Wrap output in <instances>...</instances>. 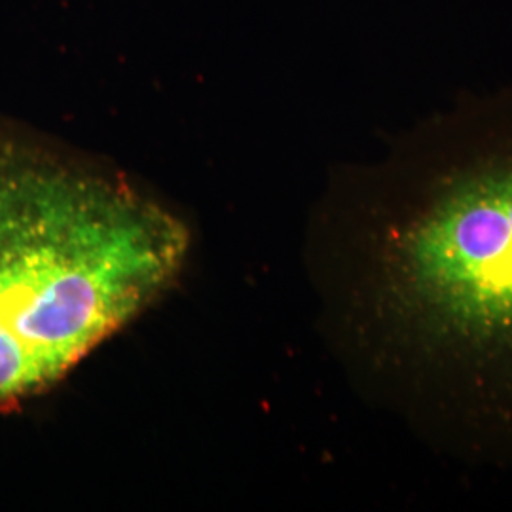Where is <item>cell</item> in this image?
<instances>
[{"label":"cell","mask_w":512,"mask_h":512,"mask_svg":"<svg viewBox=\"0 0 512 512\" xmlns=\"http://www.w3.org/2000/svg\"><path fill=\"white\" fill-rule=\"evenodd\" d=\"M353 310L404 418L512 459V88L406 131L370 171Z\"/></svg>","instance_id":"6da1fadb"},{"label":"cell","mask_w":512,"mask_h":512,"mask_svg":"<svg viewBox=\"0 0 512 512\" xmlns=\"http://www.w3.org/2000/svg\"><path fill=\"white\" fill-rule=\"evenodd\" d=\"M188 251L162 203L0 128V404L57 384L175 283Z\"/></svg>","instance_id":"7a4b0ae2"}]
</instances>
